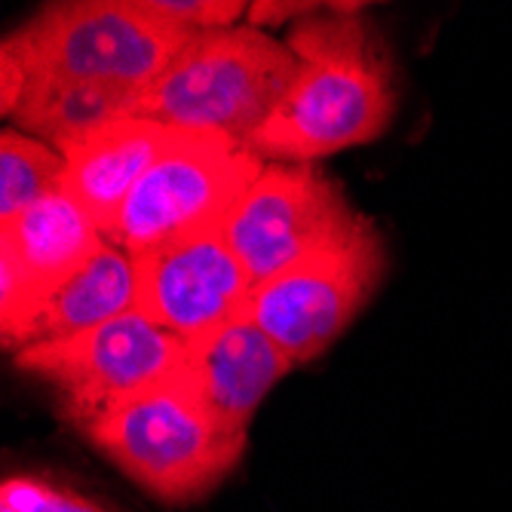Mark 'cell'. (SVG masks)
Returning a JSON list of instances; mask_svg holds the SVG:
<instances>
[{
  "label": "cell",
  "mask_w": 512,
  "mask_h": 512,
  "mask_svg": "<svg viewBox=\"0 0 512 512\" xmlns=\"http://www.w3.org/2000/svg\"><path fill=\"white\" fill-rule=\"evenodd\" d=\"M135 298L138 289L132 258L114 243H105L86 267L50 289L28 310V316L4 338V347L19 353L34 344L83 335L135 310Z\"/></svg>",
  "instance_id": "4fadbf2b"
},
{
  "label": "cell",
  "mask_w": 512,
  "mask_h": 512,
  "mask_svg": "<svg viewBox=\"0 0 512 512\" xmlns=\"http://www.w3.org/2000/svg\"><path fill=\"white\" fill-rule=\"evenodd\" d=\"M362 218L313 163H264L224 221V240L252 283L261 286L292 264L353 237Z\"/></svg>",
  "instance_id": "ba28073f"
},
{
  "label": "cell",
  "mask_w": 512,
  "mask_h": 512,
  "mask_svg": "<svg viewBox=\"0 0 512 512\" xmlns=\"http://www.w3.org/2000/svg\"><path fill=\"white\" fill-rule=\"evenodd\" d=\"M264 160L221 135L181 132L129 194L108 243L129 258L221 230Z\"/></svg>",
  "instance_id": "5b68a950"
},
{
  "label": "cell",
  "mask_w": 512,
  "mask_h": 512,
  "mask_svg": "<svg viewBox=\"0 0 512 512\" xmlns=\"http://www.w3.org/2000/svg\"><path fill=\"white\" fill-rule=\"evenodd\" d=\"M145 7L163 19H172L197 31L230 28L249 10L240 0H145Z\"/></svg>",
  "instance_id": "2e32d148"
},
{
  "label": "cell",
  "mask_w": 512,
  "mask_h": 512,
  "mask_svg": "<svg viewBox=\"0 0 512 512\" xmlns=\"http://www.w3.org/2000/svg\"><path fill=\"white\" fill-rule=\"evenodd\" d=\"M298 74L289 43L255 25L206 28L145 89L132 117L181 132L221 135L246 145L286 99Z\"/></svg>",
  "instance_id": "3957f363"
},
{
  "label": "cell",
  "mask_w": 512,
  "mask_h": 512,
  "mask_svg": "<svg viewBox=\"0 0 512 512\" xmlns=\"http://www.w3.org/2000/svg\"><path fill=\"white\" fill-rule=\"evenodd\" d=\"M181 129L148 117H120L65 145L62 188L111 237L117 218L145 172L175 145Z\"/></svg>",
  "instance_id": "7c38bea8"
},
{
  "label": "cell",
  "mask_w": 512,
  "mask_h": 512,
  "mask_svg": "<svg viewBox=\"0 0 512 512\" xmlns=\"http://www.w3.org/2000/svg\"><path fill=\"white\" fill-rule=\"evenodd\" d=\"M313 13H316V4H255V7L249 10V19H252L255 28H261V25L286 22V19H292V16L307 19V16H313Z\"/></svg>",
  "instance_id": "e0dca14e"
},
{
  "label": "cell",
  "mask_w": 512,
  "mask_h": 512,
  "mask_svg": "<svg viewBox=\"0 0 512 512\" xmlns=\"http://www.w3.org/2000/svg\"><path fill=\"white\" fill-rule=\"evenodd\" d=\"M77 430L138 488L163 503H197L215 491L246 451L200 402L184 368L160 387L86 417Z\"/></svg>",
  "instance_id": "277c9868"
},
{
  "label": "cell",
  "mask_w": 512,
  "mask_h": 512,
  "mask_svg": "<svg viewBox=\"0 0 512 512\" xmlns=\"http://www.w3.org/2000/svg\"><path fill=\"white\" fill-rule=\"evenodd\" d=\"M0 512H105V509L74 488L19 473V476H7L4 485H0Z\"/></svg>",
  "instance_id": "9a60e30c"
},
{
  "label": "cell",
  "mask_w": 512,
  "mask_h": 512,
  "mask_svg": "<svg viewBox=\"0 0 512 512\" xmlns=\"http://www.w3.org/2000/svg\"><path fill=\"white\" fill-rule=\"evenodd\" d=\"M135 310L184 344H197L249 313L252 276L224 240V227L132 258Z\"/></svg>",
  "instance_id": "9c48e42d"
},
{
  "label": "cell",
  "mask_w": 512,
  "mask_h": 512,
  "mask_svg": "<svg viewBox=\"0 0 512 512\" xmlns=\"http://www.w3.org/2000/svg\"><path fill=\"white\" fill-rule=\"evenodd\" d=\"M194 34L151 13L145 0H71L34 13L4 40L0 56L19 68L22 89H102L138 105Z\"/></svg>",
  "instance_id": "7a4b0ae2"
},
{
  "label": "cell",
  "mask_w": 512,
  "mask_h": 512,
  "mask_svg": "<svg viewBox=\"0 0 512 512\" xmlns=\"http://www.w3.org/2000/svg\"><path fill=\"white\" fill-rule=\"evenodd\" d=\"M292 368L295 362L283 353V347L258 329L249 313H243L215 335L188 344L184 378L227 430L246 436L267 393Z\"/></svg>",
  "instance_id": "8fae6325"
},
{
  "label": "cell",
  "mask_w": 512,
  "mask_h": 512,
  "mask_svg": "<svg viewBox=\"0 0 512 512\" xmlns=\"http://www.w3.org/2000/svg\"><path fill=\"white\" fill-rule=\"evenodd\" d=\"M65 157L19 129L0 135V224L19 218L25 209L62 188Z\"/></svg>",
  "instance_id": "5bb4252c"
},
{
  "label": "cell",
  "mask_w": 512,
  "mask_h": 512,
  "mask_svg": "<svg viewBox=\"0 0 512 512\" xmlns=\"http://www.w3.org/2000/svg\"><path fill=\"white\" fill-rule=\"evenodd\" d=\"M384 270V240L378 227L362 218L344 243L322 249L255 286L249 316L295 365L310 362L329 350L359 316Z\"/></svg>",
  "instance_id": "8992f818"
},
{
  "label": "cell",
  "mask_w": 512,
  "mask_h": 512,
  "mask_svg": "<svg viewBox=\"0 0 512 512\" xmlns=\"http://www.w3.org/2000/svg\"><path fill=\"white\" fill-rule=\"evenodd\" d=\"M298 74L252 135L249 151L276 163H313L375 138L396 114V71L384 37L356 10L332 7L289 28Z\"/></svg>",
  "instance_id": "6da1fadb"
},
{
  "label": "cell",
  "mask_w": 512,
  "mask_h": 512,
  "mask_svg": "<svg viewBox=\"0 0 512 512\" xmlns=\"http://www.w3.org/2000/svg\"><path fill=\"white\" fill-rule=\"evenodd\" d=\"M184 362L188 344L142 310H129L83 335L16 353L19 368L56 390L74 427L123 399L172 381Z\"/></svg>",
  "instance_id": "52a82bcc"
},
{
  "label": "cell",
  "mask_w": 512,
  "mask_h": 512,
  "mask_svg": "<svg viewBox=\"0 0 512 512\" xmlns=\"http://www.w3.org/2000/svg\"><path fill=\"white\" fill-rule=\"evenodd\" d=\"M105 243L65 188L0 224V335L7 338L46 292L86 267Z\"/></svg>",
  "instance_id": "30bf717a"
}]
</instances>
